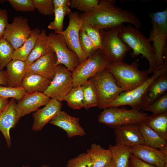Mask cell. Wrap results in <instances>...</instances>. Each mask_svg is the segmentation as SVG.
I'll list each match as a JSON object with an SVG mask.
<instances>
[{
	"label": "cell",
	"mask_w": 167,
	"mask_h": 167,
	"mask_svg": "<svg viewBox=\"0 0 167 167\" xmlns=\"http://www.w3.org/2000/svg\"><path fill=\"white\" fill-rule=\"evenodd\" d=\"M90 79L97 92V106L100 109H106L109 104L125 92L118 84L112 74L106 70L98 73Z\"/></svg>",
	"instance_id": "52a82bcc"
},
{
	"label": "cell",
	"mask_w": 167,
	"mask_h": 167,
	"mask_svg": "<svg viewBox=\"0 0 167 167\" xmlns=\"http://www.w3.org/2000/svg\"><path fill=\"white\" fill-rule=\"evenodd\" d=\"M167 58L164 59V64L158 66L144 83L133 90L123 92L115 100L109 104L106 108L128 105L135 110H139L142 109L148 88L156 80L167 73Z\"/></svg>",
	"instance_id": "277c9868"
},
{
	"label": "cell",
	"mask_w": 167,
	"mask_h": 167,
	"mask_svg": "<svg viewBox=\"0 0 167 167\" xmlns=\"http://www.w3.org/2000/svg\"><path fill=\"white\" fill-rule=\"evenodd\" d=\"M104 167H115L114 164L112 159L110 162Z\"/></svg>",
	"instance_id": "7dc6e473"
},
{
	"label": "cell",
	"mask_w": 167,
	"mask_h": 167,
	"mask_svg": "<svg viewBox=\"0 0 167 167\" xmlns=\"http://www.w3.org/2000/svg\"><path fill=\"white\" fill-rule=\"evenodd\" d=\"M68 106L73 109L84 107V96L81 86L74 87L66 96L65 100Z\"/></svg>",
	"instance_id": "4dcf8cb0"
},
{
	"label": "cell",
	"mask_w": 167,
	"mask_h": 167,
	"mask_svg": "<svg viewBox=\"0 0 167 167\" xmlns=\"http://www.w3.org/2000/svg\"><path fill=\"white\" fill-rule=\"evenodd\" d=\"M41 167H49L48 165L45 164H44L42 165Z\"/></svg>",
	"instance_id": "c3c4849f"
},
{
	"label": "cell",
	"mask_w": 167,
	"mask_h": 167,
	"mask_svg": "<svg viewBox=\"0 0 167 167\" xmlns=\"http://www.w3.org/2000/svg\"><path fill=\"white\" fill-rule=\"evenodd\" d=\"M71 12L69 7L54 8V19L48 25V29L54 30L55 33L60 34L63 31V21L65 15Z\"/></svg>",
	"instance_id": "1f68e13d"
},
{
	"label": "cell",
	"mask_w": 167,
	"mask_h": 167,
	"mask_svg": "<svg viewBox=\"0 0 167 167\" xmlns=\"http://www.w3.org/2000/svg\"><path fill=\"white\" fill-rule=\"evenodd\" d=\"M116 1L101 0L90 11L79 16L83 21L100 30L120 27L127 23L138 29L141 26L139 19L132 12L115 5Z\"/></svg>",
	"instance_id": "6da1fadb"
},
{
	"label": "cell",
	"mask_w": 167,
	"mask_h": 167,
	"mask_svg": "<svg viewBox=\"0 0 167 167\" xmlns=\"http://www.w3.org/2000/svg\"><path fill=\"white\" fill-rule=\"evenodd\" d=\"M167 73L153 82L146 92L143 108L158 99L167 92Z\"/></svg>",
	"instance_id": "d4e9b609"
},
{
	"label": "cell",
	"mask_w": 167,
	"mask_h": 167,
	"mask_svg": "<svg viewBox=\"0 0 167 167\" xmlns=\"http://www.w3.org/2000/svg\"><path fill=\"white\" fill-rule=\"evenodd\" d=\"M131 167H157L146 163L131 155L130 158Z\"/></svg>",
	"instance_id": "7bdbcfd3"
},
{
	"label": "cell",
	"mask_w": 167,
	"mask_h": 167,
	"mask_svg": "<svg viewBox=\"0 0 167 167\" xmlns=\"http://www.w3.org/2000/svg\"><path fill=\"white\" fill-rule=\"evenodd\" d=\"M70 0H53L54 8L69 7L70 5Z\"/></svg>",
	"instance_id": "ee69618b"
},
{
	"label": "cell",
	"mask_w": 167,
	"mask_h": 167,
	"mask_svg": "<svg viewBox=\"0 0 167 167\" xmlns=\"http://www.w3.org/2000/svg\"><path fill=\"white\" fill-rule=\"evenodd\" d=\"M119 35L122 40L131 49V56L134 58L140 54L145 58L149 63V67L146 71L148 74L153 73L158 67L152 45L139 30L129 25H123Z\"/></svg>",
	"instance_id": "7a4b0ae2"
},
{
	"label": "cell",
	"mask_w": 167,
	"mask_h": 167,
	"mask_svg": "<svg viewBox=\"0 0 167 167\" xmlns=\"http://www.w3.org/2000/svg\"><path fill=\"white\" fill-rule=\"evenodd\" d=\"M110 65L102 50H97L72 72L73 87L81 86Z\"/></svg>",
	"instance_id": "9c48e42d"
},
{
	"label": "cell",
	"mask_w": 167,
	"mask_h": 167,
	"mask_svg": "<svg viewBox=\"0 0 167 167\" xmlns=\"http://www.w3.org/2000/svg\"><path fill=\"white\" fill-rule=\"evenodd\" d=\"M56 57V66L62 65L72 72L80 64L77 54L68 47L62 35L50 33L48 35Z\"/></svg>",
	"instance_id": "8fae6325"
},
{
	"label": "cell",
	"mask_w": 167,
	"mask_h": 167,
	"mask_svg": "<svg viewBox=\"0 0 167 167\" xmlns=\"http://www.w3.org/2000/svg\"><path fill=\"white\" fill-rule=\"evenodd\" d=\"M53 52L48 36L42 30L36 41L34 46L25 61L27 67L45 54Z\"/></svg>",
	"instance_id": "603a6c76"
},
{
	"label": "cell",
	"mask_w": 167,
	"mask_h": 167,
	"mask_svg": "<svg viewBox=\"0 0 167 167\" xmlns=\"http://www.w3.org/2000/svg\"><path fill=\"white\" fill-rule=\"evenodd\" d=\"M86 153L91 159L92 167H104L112 160L110 151L96 143L91 145Z\"/></svg>",
	"instance_id": "484cf974"
},
{
	"label": "cell",
	"mask_w": 167,
	"mask_h": 167,
	"mask_svg": "<svg viewBox=\"0 0 167 167\" xmlns=\"http://www.w3.org/2000/svg\"><path fill=\"white\" fill-rule=\"evenodd\" d=\"M56 62L54 52L48 53L27 67L26 75L36 74L51 80L55 74Z\"/></svg>",
	"instance_id": "e0dca14e"
},
{
	"label": "cell",
	"mask_w": 167,
	"mask_h": 167,
	"mask_svg": "<svg viewBox=\"0 0 167 167\" xmlns=\"http://www.w3.org/2000/svg\"><path fill=\"white\" fill-rule=\"evenodd\" d=\"M35 9L44 15H51L54 14L53 0H32Z\"/></svg>",
	"instance_id": "ab89813d"
},
{
	"label": "cell",
	"mask_w": 167,
	"mask_h": 167,
	"mask_svg": "<svg viewBox=\"0 0 167 167\" xmlns=\"http://www.w3.org/2000/svg\"><path fill=\"white\" fill-rule=\"evenodd\" d=\"M26 93L22 86L10 87L0 85V96L3 98H11L19 101Z\"/></svg>",
	"instance_id": "e575fe53"
},
{
	"label": "cell",
	"mask_w": 167,
	"mask_h": 167,
	"mask_svg": "<svg viewBox=\"0 0 167 167\" xmlns=\"http://www.w3.org/2000/svg\"><path fill=\"white\" fill-rule=\"evenodd\" d=\"M152 28L148 38L153 43L157 67L164 63L167 55V9L162 11L152 13L149 15Z\"/></svg>",
	"instance_id": "5b68a950"
},
{
	"label": "cell",
	"mask_w": 167,
	"mask_h": 167,
	"mask_svg": "<svg viewBox=\"0 0 167 167\" xmlns=\"http://www.w3.org/2000/svg\"><path fill=\"white\" fill-rule=\"evenodd\" d=\"M8 80L6 71H0V85L8 86Z\"/></svg>",
	"instance_id": "f6af8a7d"
},
{
	"label": "cell",
	"mask_w": 167,
	"mask_h": 167,
	"mask_svg": "<svg viewBox=\"0 0 167 167\" xmlns=\"http://www.w3.org/2000/svg\"><path fill=\"white\" fill-rule=\"evenodd\" d=\"M22 167H30L28 166L23 165L22 166Z\"/></svg>",
	"instance_id": "f907efd6"
},
{
	"label": "cell",
	"mask_w": 167,
	"mask_h": 167,
	"mask_svg": "<svg viewBox=\"0 0 167 167\" xmlns=\"http://www.w3.org/2000/svg\"><path fill=\"white\" fill-rule=\"evenodd\" d=\"M9 102L8 99L0 96V112L7 106Z\"/></svg>",
	"instance_id": "bcb514c9"
},
{
	"label": "cell",
	"mask_w": 167,
	"mask_h": 167,
	"mask_svg": "<svg viewBox=\"0 0 167 167\" xmlns=\"http://www.w3.org/2000/svg\"><path fill=\"white\" fill-rule=\"evenodd\" d=\"M121 27L100 31L101 49L110 64L123 62L126 54L131 49L119 36Z\"/></svg>",
	"instance_id": "ba28073f"
},
{
	"label": "cell",
	"mask_w": 167,
	"mask_h": 167,
	"mask_svg": "<svg viewBox=\"0 0 167 167\" xmlns=\"http://www.w3.org/2000/svg\"><path fill=\"white\" fill-rule=\"evenodd\" d=\"M143 122L167 139V112L149 115Z\"/></svg>",
	"instance_id": "f1b7e54d"
},
{
	"label": "cell",
	"mask_w": 167,
	"mask_h": 167,
	"mask_svg": "<svg viewBox=\"0 0 167 167\" xmlns=\"http://www.w3.org/2000/svg\"><path fill=\"white\" fill-rule=\"evenodd\" d=\"M5 1V0H0V3H3Z\"/></svg>",
	"instance_id": "681fc988"
},
{
	"label": "cell",
	"mask_w": 167,
	"mask_h": 167,
	"mask_svg": "<svg viewBox=\"0 0 167 167\" xmlns=\"http://www.w3.org/2000/svg\"><path fill=\"white\" fill-rule=\"evenodd\" d=\"M16 11L21 12H33L35 9L32 0H6Z\"/></svg>",
	"instance_id": "60d3db41"
},
{
	"label": "cell",
	"mask_w": 167,
	"mask_h": 167,
	"mask_svg": "<svg viewBox=\"0 0 167 167\" xmlns=\"http://www.w3.org/2000/svg\"><path fill=\"white\" fill-rule=\"evenodd\" d=\"M31 31L27 18L17 16L14 18L11 23H8L2 36L11 45L15 50L23 45Z\"/></svg>",
	"instance_id": "7c38bea8"
},
{
	"label": "cell",
	"mask_w": 167,
	"mask_h": 167,
	"mask_svg": "<svg viewBox=\"0 0 167 167\" xmlns=\"http://www.w3.org/2000/svg\"><path fill=\"white\" fill-rule=\"evenodd\" d=\"M149 114L131 109L123 107H111L104 109L98 118L99 122L114 128L130 124H139L143 122Z\"/></svg>",
	"instance_id": "8992f818"
},
{
	"label": "cell",
	"mask_w": 167,
	"mask_h": 167,
	"mask_svg": "<svg viewBox=\"0 0 167 167\" xmlns=\"http://www.w3.org/2000/svg\"><path fill=\"white\" fill-rule=\"evenodd\" d=\"M51 80L36 74L26 75L22 83V86L27 92L43 93L49 86Z\"/></svg>",
	"instance_id": "cb8c5ba5"
},
{
	"label": "cell",
	"mask_w": 167,
	"mask_h": 167,
	"mask_svg": "<svg viewBox=\"0 0 167 167\" xmlns=\"http://www.w3.org/2000/svg\"><path fill=\"white\" fill-rule=\"evenodd\" d=\"M139 124H127L115 128V144L131 147L145 144Z\"/></svg>",
	"instance_id": "2e32d148"
},
{
	"label": "cell",
	"mask_w": 167,
	"mask_h": 167,
	"mask_svg": "<svg viewBox=\"0 0 167 167\" xmlns=\"http://www.w3.org/2000/svg\"><path fill=\"white\" fill-rule=\"evenodd\" d=\"M6 67L8 86H21L23 80L26 74L27 66L25 61L12 59Z\"/></svg>",
	"instance_id": "7402d4cb"
},
{
	"label": "cell",
	"mask_w": 167,
	"mask_h": 167,
	"mask_svg": "<svg viewBox=\"0 0 167 167\" xmlns=\"http://www.w3.org/2000/svg\"><path fill=\"white\" fill-rule=\"evenodd\" d=\"M8 23L7 11L5 9L0 8V38L2 37Z\"/></svg>",
	"instance_id": "b9f144b4"
},
{
	"label": "cell",
	"mask_w": 167,
	"mask_h": 167,
	"mask_svg": "<svg viewBox=\"0 0 167 167\" xmlns=\"http://www.w3.org/2000/svg\"><path fill=\"white\" fill-rule=\"evenodd\" d=\"M144 111L157 115L167 112V93L142 109Z\"/></svg>",
	"instance_id": "836d02e7"
},
{
	"label": "cell",
	"mask_w": 167,
	"mask_h": 167,
	"mask_svg": "<svg viewBox=\"0 0 167 167\" xmlns=\"http://www.w3.org/2000/svg\"><path fill=\"white\" fill-rule=\"evenodd\" d=\"M41 32L38 28L32 29L29 36L23 45L14 50L12 59L25 61L32 51Z\"/></svg>",
	"instance_id": "83f0119b"
},
{
	"label": "cell",
	"mask_w": 167,
	"mask_h": 167,
	"mask_svg": "<svg viewBox=\"0 0 167 167\" xmlns=\"http://www.w3.org/2000/svg\"><path fill=\"white\" fill-rule=\"evenodd\" d=\"M131 155L157 167H167V153L146 144L131 147Z\"/></svg>",
	"instance_id": "5bb4252c"
},
{
	"label": "cell",
	"mask_w": 167,
	"mask_h": 167,
	"mask_svg": "<svg viewBox=\"0 0 167 167\" xmlns=\"http://www.w3.org/2000/svg\"><path fill=\"white\" fill-rule=\"evenodd\" d=\"M83 92L84 108L87 109L97 106L98 96L96 88L89 79L81 85Z\"/></svg>",
	"instance_id": "f546056e"
},
{
	"label": "cell",
	"mask_w": 167,
	"mask_h": 167,
	"mask_svg": "<svg viewBox=\"0 0 167 167\" xmlns=\"http://www.w3.org/2000/svg\"><path fill=\"white\" fill-rule=\"evenodd\" d=\"M99 2V0H71L70 1V6L86 13L96 7Z\"/></svg>",
	"instance_id": "74e56055"
},
{
	"label": "cell",
	"mask_w": 167,
	"mask_h": 167,
	"mask_svg": "<svg viewBox=\"0 0 167 167\" xmlns=\"http://www.w3.org/2000/svg\"><path fill=\"white\" fill-rule=\"evenodd\" d=\"M81 30L86 33L97 49H101V30L92 26L88 23L84 21L82 22Z\"/></svg>",
	"instance_id": "8d00e7d4"
},
{
	"label": "cell",
	"mask_w": 167,
	"mask_h": 167,
	"mask_svg": "<svg viewBox=\"0 0 167 167\" xmlns=\"http://www.w3.org/2000/svg\"><path fill=\"white\" fill-rule=\"evenodd\" d=\"M62 106L61 102L51 99L43 108L38 109L33 113V122L32 130L35 131L41 130L61 111Z\"/></svg>",
	"instance_id": "d6986e66"
},
{
	"label": "cell",
	"mask_w": 167,
	"mask_h": 167,
	"mask_svg": "<svg viewBox=\"0 0 167 167\" xmlns=\"http://www.w3.org/2000/svg\"><path fill=\"white\" fill-rule=\"evenodd\" d=\"M139 125L145 144L167 153V139L143 122Z\"/></svg>",
	"instance_id": "44dd1931"
},
{
	"label": "cell",
	"mask_w": 167,
	"mask_h": 167,
	"mask_svg": "<svg viewBox=\"0 0 167 167\" xmlns=\"http://www.w3.org/2000/svg\"><path fill=\"white\" fill-rule=\"evenodd\" d=\"M49 123L63 130L69 138L86 135L84 128L80 124L79 118L71 116L64 111L59 112Z\"/></svg>",
	"instance_id": "ac0fdd59"
},
{
	"label": "cell",
	"mask_w": 167,
	"mask_h": 167,
	"mask_svg": "<svg viewBox=\"0 0 167 167\" xmlns=\"http://www.w3.org/2000/svg\"><path fill=\"white\" fill-rule=\"evenodd\" d=\"M16 100L11 98L7 106L0 112V131L9 148L11 145L10 131L15 127L20 118L16 108Z\"/></svg>",
	"instance_id": "9a60e30c"
},
{
	"label": "cell",
	"mask_w": 167,
	"mask_h": 167,
	"mask_svg": "<svg viewBox=\"0 0 167 167\" xmlns=\"http://www.w3.org/2000/svg\"><path fill=\"white\" fill-rule=\"evenodd\" d=\"M73 87L72 72L63 65H58L56 66L54 76L43 93L61 102Z\"/></svg>",
	"instance_id": "30bf717a"
},
{
	"label": "cell",
	"mask_w": 167,
	"mask_h": 167,
	"mask_svg": "<svg viewBox=\"0 0 167 167\" xmlns=\"http://www.w3.org/2000/svg\"><path fill=\"white\" fill-rule=\"evenodd\" d=\"M66 167H92V163L87 153H82L69 160Z\"/></svg>",
	"instance_id": "f35d334b"
},
{
	"label": "cell",
	"mask_w": 167,
	"mask_h": 167,
	"mask_svg": "<svg viewBox=\"0 0 167 167\" xmlns=\"http://www.w3.org/2000/svg\"><path fill=\"white\" fill-rule=\"evenodd\" d=\"M79 42L81 50L87 58L98 49L86 33L81 29L79 33Z\"/></svg>",
	"instance_id": "d590c367"
},
{
	"label": "cell",
	"mask_w": 167,
	"mask_h": 167,
	"mask_svg": "<svg viewBox=\"0 0 167 167\" xmlns=\"http://www.w3.org/2000/svg\"><path fill=\"white\" fill-rule=\"evenodd\" d=\"M137 60L130 64L123 62L110 64L106 69L113 76L118 86L124 91H129L140 86L149 78L146 71L138 68Z\"/></svg>",
	"instance_id": "3957f363"
},
{
	"label": "cell",
	"mask_w": 167,
	"mask_h": 167,
	"mask_svg": "<svg viewBox=\"0 0 167 167\" xmlns=\"http://www.w3.org/2000/svg\"><path fill=\"white\" fill-rule=\"evenodd\" d=\"M14 49L11 45L2 37L0 38V71L12 60Z\"/></svg>",
	"instance_id": "d6a6232c"
},
{
	"label": "cell",
	"mask_w": 167,
	"mask_h": 167,
	"mask_svg": "<svg viewBox=\"0 0 167 167\" xmlns=\"http://www.w3.org/2000/svg\"><path fill=\"white\" fill-rule=\"evenodd\" d=\"M68 15V25L60 34L63 36L68 48L77 54L81 63L87 59L81 50L79 42V33L83 21L77 12H71Z\"/></svg>",
	"instance_id": "4fadbf2b"
},
{
	"label": "cell",
	"mask_w": 167,
	"mask_h": 167,
	"mask_svg": "<svg viewBox=\"0 0 167 167\" xmlns=\"http://www.w3.org/2000/svg\"><path fill=\"white\" fill-rule=\"evenodd\" d=\"M131 148L122 145H109L108 149L111 152L115 167H131Z\"/></svg>",
	"instance_id": "4316f807"
},
{
	"label": "cell",
	"mask_w": 167,
	"mask_h": 167,
	"mask_svg": "<svg viewBox=\"0 0 167 167\" xmlns=\"http://www.w3.org/2000/svg\"><path fill=\"white\" fill-rule=\"evenodd\" d=\"M51 99L43 93H28L16 104V107L21 118L36 111L40 107L45 105Z\"/></svg>",
	"instance_id": "ffe728a7"
}]
</instances>
